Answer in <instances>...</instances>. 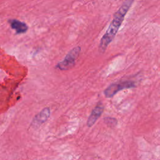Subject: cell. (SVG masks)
Here are the masks:
<instances>
[{
    "label": "cell",
    "mask_w": 160,
    "mask_h": 160,
    "mask_svg": "<svg viewBox=\"0 0 160 160\" xmlns=\"http://www.w3.org/2000/svg\"><path fill=\"white\" fill-rule=\"evenodd\" d=\"M135 86L132 81H123L119 83H112L110 84L104 91L106 98H112L118 91L126 88H131Z\"/></svg>",
    "instance_id": "3"
},
{
    "label": "cell",
    "mask_w": 160,
    "mask_h": 160,
    "mask_svg": "<svg viewBox=\"0 0 160 160\" xmlns=\"http://www.w3.org/2000/svg\"><path fill=\"white\" fill-rule=\"evenodd\" d=\"M80 52L81 48L79 46L74 48L66 54L62 61L57 64L56 68L60 70H67L71 68L74 66Z\"/></svg>",
    "instance_id": "2"
},
{
    "label": "cell",
    "mask_w": 160,
    "mask_h": 160,
    "mask_svg": "<svg viewBox=\"0 0 160 160\" xmlns=\"http://www.w3.org/2000/svg\"><path fill=\"white\" fill-rule=\"evenodd\" d=\"M50 110L48 108H44L39 113H38L33 119L32 124L34 125H40L44 122L49 117Z\"/></svg>",
    "instance_id": "6"
},
{
    "label": "cell",
    "mask_w": 160,
    "mask_h": 160,
    "mask_svg": "<svg viewBox=\"0 0 160 160\" xmlns=\"http://www.w3.org/2000/svg\"><path fill=\"white\" fill-rule=\"evenodd\" d=\"M133 2L134 0H125L119 9L114 13L112 21L106 32L101 39L99 45V51L100 52H104L108 45L114 38L124 21L126 13L129 11Z\"/></svg>",
    "instance_id": "1"
},
{
    "label": "cell",
    "mask_w": 160,
    "mask_h": 160,
    "mask_svg": "<svg viewBox=\"0 0 160 160\" xmlns=\"http://www.w3.org/2000/svg\"><path fill=\"white\" fill-rule=\"evenodd\" d=\"M103 111H104V107L101 104L98 105L92 111L87 121V125L88 127H91L96 122L98 119L102 114Z\"/></svg>",
    "instance_id": "5"
},
{
    "label": "cell",
    "mask_w": 160,
    "mask_h": 160,
    "mask_svg": "<svg viewBox=\"0 0 160 160\" xmlns=\"http://www.w3.org/2000/svg\"><path fill=\"white\" fill-rule=\"evenodd\" d=\"M8 22L11 28L15 30L18 34L25 33L28 29V26L25 22L18 19H9Z\"/></svg>",
    "instance_id": "4"
}]
</instances>
